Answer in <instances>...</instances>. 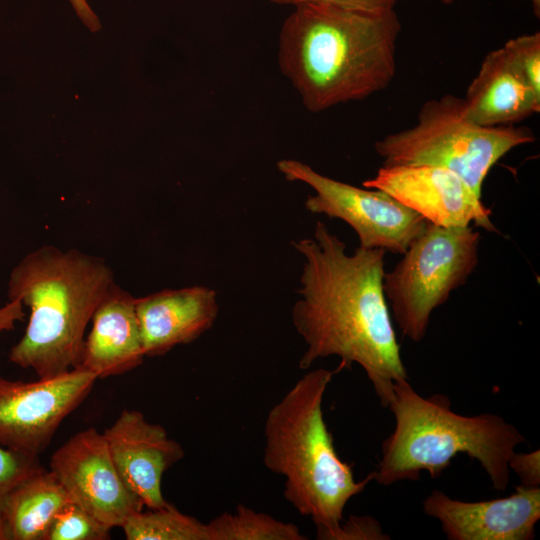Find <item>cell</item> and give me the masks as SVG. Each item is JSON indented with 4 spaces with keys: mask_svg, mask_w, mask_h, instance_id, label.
<instances>
[{
    "mask_svg": "<svg viewBox=\"0 0 540 540\" xmlns=\"http://www.w3.org/2000/svg\"><path fill=\"white\" fill-rule=\"evenodd\" d=\"M303 257L297 293L291 310L293 326L306 349L299 368L337 356L339 367L359 365L380 404L387 408L396 382L409 380L401 347L383 291V249L346 244L317 221L312 238L291 242Z\"/></svg>",
    "mask_w": 540,
    "mask_h": 540,
    "instance_id": "6da1fadb",
    "label": "cell"
},
{
    "mask_svg": "<svg viewBox=\"0 0 540 540\" xmlns=\"http://www.w3.org/2000/svg\"><path fill=\"white\" fill-rule=\"evenodd\" d=\"M293 7L279 33L278 63L307 110L360 101L391 84L402 29L394 9L320 2Z\"/></svg>",
    "mask_w": 540,
    "mask_h": 540,
    "instance_id": "7a4b0ae2",
    "label": "cell"
},
{
    "mask_svg": "<svg viewBox=\"0 0 540 540\" xmlns=\"http://www.w3.org/2000/svg\"><path fill=\"white\" fill-rule=\"evenodd\" d=\"M114 283L104 259L76 249L42 246L24 256L11 271L8 299L27 306L30 316L10 362L39 378L78 367L85 329Z\"/></svg>",
    "mask_w": 540,
    "mask_h": 540,
    "instance_id": "3957f363",
    "label": "cell"
},
{
    "mask_svg": "<svg viewBox=\"0 0 540 540\" xmlns=\"http://www.w3.org/2000/svg\"><path fill=\"white\" fill-rule=\"evenodd\" d=\"M341 371L318 368L303 375L269 410L264 427L263 462L284 478L285 499L311 518L320 540H331L349 500L374 479L373 472L355 479L324 421L325 392Z\"/></svg>",
    "mask_w": 540,
    "mask_h": 540,
    "instance_id": "277c9868",
    "label": "cell"
},
{
    "mask_svg": "<svg viewBox=\"0 0 540 540\" xmlns=\"http://www.w3.org/2000/svg\"><path fill=\"white\" fill-rule=\"evenodd\" d=\"M387 408L394 415L395 427L383 441L373 471L378 484L418 481L423 471L437 478L458 454H466L480 463L496 490H506L510 456L527 440L503 417L460 415L452 411L447 396L422 397L409 380L394 384Z\"/></svg>",
    "mask_w": 540,
    "mask_h": 540,
    "instance_id": "5b68a950",
    "label": "cell"
},
{
    "mask_svg": "<svg viewBox=\"0 0 540 540\" xmlns=\"http://www.w3.org/2000/svg\"><path fill=\"white\" fill-rule=\"evenodd\" d=\"M535 140L528 127L476 124L466 116L461 97L445 94L422 105L414 126L387 134L374 143V149L382 166L443 167L482 197L491 168L514 148Z\"/></svg>",
    "mask_w": 540,
    "mask_h": 540,
    "instance_id": "8992f818",
    "label": "cell"
},
{
    "mask_svg": "<svg viewBox=\"0 0 540 540\" xmlns=\"http://www.w3.org/2000/svg\"><path fill=\"white\" fill-rule=\"evenodd\" d=\"M481 235L472 227L427 222L393 269L384 273L383 291L404 337L420 342L431 315L463 286L479 264Z\"/></svg>",
    "mask_w": 540,
    "mask_h": 540,
    "instance_id": "52a82bcc",
    "label": "cell"
},
{
    "mask_svg": "<svg viewBox=\"0 0 540 540\" xmlns=\"http://www.w3.org/2000/svg\"><path fill=\"white\" fill-rule=\"evenodd\" d=\"M277 168L286 180L314 190L304 203L308 212L347 223L361 248L402 255L427 225L422 216L381 190L335 180L295 159L279 160Z\"/></svg>",
    "mask_w": 540,
    "mask_h": 540,
    "instance_id": "ba28073f",
    "label": "cell"
},
{
    "mask_svg": "<svg viewBox=\"0 0 540 540\" xmlns=\"http://www.w3.org/2000/svg\"><path fill=\"white\" fill-rule=\"evenodd\" d=\"M96 379L79 367L33 382L0 376V445L39 456L62 421L88 396Z\"/></svg>",
    "mask_w": 540,
    "mask_h": 540,
    "instance_id": "9c48e42d",
    "label": "cell"
},
{
    "mask_svg": "<svg viewBox=\"0 0 540 540\" xmlns=\"http://www.w3.org/2000/svg\"><path fill=\"white\" fill-rule=\"evenodd\" d=\"M49 470L70 500L111 529L143 510L121 478L103 433L91 427L69 438L51 456Z\"/></svg>",
    "mask_w": 540,
    "mask_h": 540,
    "instance_id": "30bf717a",
    "label": "cell"
},
{
    "mask_svg": "<svg viewBox=\"0 0 540 540\" xmlns=\"http://www.w3.org/2000/svg\"><path fill=\"white\" fill-rule=\"evenodd\" d=\"M362 186L387 193L431 224L468 227L473 223L497 232L482 197L449 169L432 165L382 166Z\"/></svg>",
    "mask_w": 540,
    "mask_h": 540,
    "instance_id": "8fae6325",
    "label": "cell"
},
{
    "mask_svg": "<svg viewBox=\"0 0 540 540\" xmlns=\"http://www.w3.org/2000/svg\"><path fill=\"white\" fill-rule=\"evenodd\" d=\"M422 507L440 522L449 540H533L540 519V487L519 485L507 497L476 502L434 489Z\"/></svg>",
    "mask_w": 540,
    "mask_h": 540,
    "instance_id": "7c38bea8",
    "label": "cell"
},
{
    "mask_svg": "<svg viewBox=\"0 0 540 540\" xmlns=\"http://www.w3.org/2000/svg\"><path fill=\"white\" fill-rule=\"evenodd\" d=\"M103 436L121 478L143 505L148 509L168 505L162 478L184 457L182 446L137 410H123Z\"/></svg>",
    "mask_w": 540,
    "mask_h": 540,
    "instance_id": "4fadbf2b",
    "label": "cell"
},
{
    "mask_svg": "<svg viewBox=\"0 0 540 540\" xmlns=\"http://www.w3.org/2000/svg\"><path fill=\"white\" fill-rule=\"evenodd\" d=\"M135 307L145 357L192 343L211 329L219 312L216 291L203 285L163 289L136 298Z\"/></svg>",
    "mask_w": 540,
    "mask_h": 540,
    "instance_id": "5bb4252c",
    "label": "cell"
},
{
    "mask_svg": "<svg viewBox=\"0 0 540 540\" xmlns=\"http://www.w3.org/2000/svg\"><path fill=\"white\" fill-rule=\"evenodd\" d=\"M135 303L136 298L129 292L116 283L112 285L92 315L79 368L98 379L124 374L143 363L145 354Z\"/></svg>",
    "mask_w": 540,
    "mask_h": 540,
    "instance_id": "9a60e30c",
    "label": "cell"
},
{
    "mask_svg": "<svg viewBox=\"0 0 540 540\" xmlns=\"http://www.w3.org/2000/svg\"><path fill=\"white\" fill-rule=\"evenodd\" d=\"M462 99L466 116L486 127L512 126L540 110V94L516 69L503 47L486 54Z\"/></svg>",
    "mask_w": 540,
    "mask_h": 540,
    "instance_id": "2e32d148",
    "label": "cell"
},
{
    "mask_svg": "<svg viewBox=\"0 0 540 540\" xmlns=\"http://www.w3.org/2000/svg\"><path fill=\"white\" fill-rule=\"evenodd\" d=\"M70 502L55 475L43 468L8 494L1 516L11 540H43L55 516Z\"/></svg>",
    "mask_w": 540,
    "mask_h": 540,
    "instance_id": "e0dca14e",
    "label": "cell"
},
{
    "mask_svg": "<svg viewBox=\"0 0 540 540\" xmlns=\"http://www.w3.org/2000/svg\"><path fill=\"white\" fill-rule=\"evenodd\" d=\"M207 525L208 540H306L300 528L271 515L239 504L234 512H224Z\"/></svg>",
    "mask_w": 540,
    "mask_h": 540,
    "instance_id": "ac0fdd59",
    "label": "cell"
},
{
    "mask_svg": "<svg viewBox=\"0 0 540 540\" xmlns=\"http://www.w3.org/2000/svg\"><path fill=\"white\" fill-rule=\"evenodd\" d=\"M121 528L128 540H208L206 523L170 503L137 512Z\"/></svg>",
    "mask_w": 540,
    "mask_h": 540,
    "instance_id": "d6986e66",
    "label": "cell"
},
{
    "mask_svg": "<svg viewBox=\"0 0 540 540\" xmlns=\"http://www.w3.org/2000/svg\"><path fill=\"white\" fill-rule=\"evenodd\" d=\"M110 531L109 526L70 502L55 516L43 540H106Z\"/></svg>",
    "mask_w": 540,
    "mask_h": 540,
    "instance_id": "ffe728a7",
    "label": "cell"
},
{
    "mask_svg": "<svg viewBox=\"0 0 540 540\" xmlns=\"http://www.w3.org/2000/svg\"><path fill=\"white\" fill-rule=\"evenodd\" d=\"M502 47L516 69L540 94V33L511 38Z\"/></svg>",
    "mask_w": 540,
    "mask_h": 540,
    "instance_id": "44dd1931",
    "label": "cell"
},
{
    "mask_svg": "<svg viewBox=\"0 0 540 540\" xmlns=\"http://www.w3.org/2000/svg\"><path fill=\"white\" fill-rule=\"evenodd\" d=\"M42 469L38 456L16 452L0 445V516L8 494L19 483Z\"/></svg>",
    "mask_w": 540,
    "mask_h": 540,
    "instance_id": "7402d4cb",
    "label": "cell"
},
{
    "mask_svg": "<svg viewBox=\"0 0 540 540\" xmlns=\"http://www.w3.org/2000/svg\"><path fill=\"white\" fill-rule=\"evenodd\" d=\"M380 523L370 516L350 515L342 520L331 540H387Z\"/></svg>",
    "mask_w": 540,
    "mask_h": 540,
    "instance_id": "603a6c76",
    "label": "cell"
},
{
    "mask_svg": "<svg viewBox=\"0 0 540 540\" xmlns=\"http://www.w3.org/2000/svg\"><path fill=\"white\" fill-rule=\"evenodd\" d=\"M508 467L526 487H540V454L539 450L529 453L516 451L510 456Z\"/></svg>",
    "mask_w": 540,
    "mask_h": 540,
    "instance_id": "cb8c5ba5",
    "label": "cell"
},
{
    "mask_svg": "<svg viewBox=\"0 0 540 540\" xmlns=\"http://www.w3.org/2000/svg\"><path fill=\"white\" fill-rule=\"evenodd\" d=\"M278 5H298L310 2L328 3L351 9L382 12L395 8L399 0H270Z\"/></svg>",
    "mask_w": 540,
    "mask_h": 540,
    "instance_id": "d4e9b609",
    "label": "cell"
},
{
    "mask_svg": "<svg viewBox=\"0 0 540 540\" xmlns=\"http://www.w3.org/2000/svg\"><path fill=\"white\" fill-rule=\"evenodd\" d=\"M69 1L80 20L90 31L96 32L101 29L100 20L89 6L87 0Z\"/></svg>",
    "mask_w": 540,
    "mask_h": 540,
    "instance_id": "484cf974",
    "label": "cell"
},
{
    "mask_svg": "<svg viewBox=\"0 0 540 540\" xmlns=\"http://www.w3.org/2000/svg\"><path fill=\"white\" fill-rule=\"evenodd\" d=\"M15 323V314L8 305L0 307V332L9 331Z\"/></svg>",
    "mask_w": 540,
    "mask_h": 540,
    "instance_id": "4316f807",
    "label": "cell"
},
{
    "mask_svg": "<svg viewBox=\"0 0 540 540\" xmlns=\"http://www.w3.org/2000/svg\"><path fill=\"white\" fill-rule=\"evenodd\" d=\"M0 540H11L9 529L2 516H0Z\"/></svg>",
    "mask_w": 540,
    "mask_h": 540,
    "instance_id": "83f0119b",
    "label": "cell"
},
{
    "mask_svg": "<svg viewBox=\"0 0 540 540\" xmlns=\"http://www.w3.org/2000/svg\"><path fill=\"white\" fill-rule=\"evenodd\" d=\"M534 15L540 17V0H530Z\"/></svg>",
    "mask_w": 540,
    "mask_h": 540,
    "instance_id": "f1b7e54d",
    "label": "cell"
},
{
    "mask_svg": "<svg viewBox=\"0 0 540 540\" xmlns=\"http://www.w3.org/2000/svg\"><path fill=\"white\" fill-rule=\"evenodd\" d=\"M438 1H440L441 3L445 5H451L454 3L455 0H438Z\"/></svg>",
    "mask_w": 540,
    "mask_h": 540,
    "instance_id": "f546056e",
    "label": "cell"
}]
</instances>
